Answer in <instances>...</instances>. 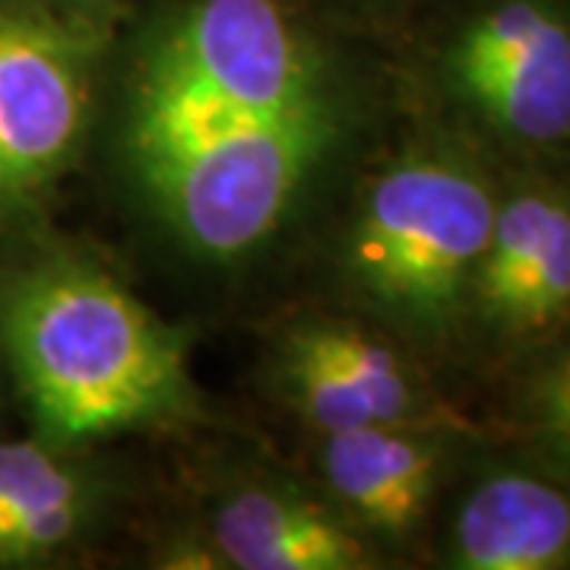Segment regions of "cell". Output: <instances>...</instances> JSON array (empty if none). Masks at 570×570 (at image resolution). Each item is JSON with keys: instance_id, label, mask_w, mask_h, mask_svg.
<instances>
[{"instance_id": "1", "label": "cell", "mask_w": 570, "mask_h": 570, "mask_svg": "<svg viewBox=\"0 0 570 570\" xmlns=\"http://www.w3.org/2000/svg\"><path fill=\"white\" fill-rule=\"evenodd\" d=\"M7 348L41 431L89 441L187 403L181 336L86 266H45L7 302Z\"/></svg>"}, {"instance_id": "2", "label": "cell", "mask_w": 570, "mask_h": 570, "mask_svg": "<svg viewBox=\"0 0 570 570\" xmlns=\"http://www.w3.org/2000/svg\"><path fill=\"white\" fill-rule=\"evenodd\" d=\"M333 102L321 55L276 0H190L134 73L130 156Z\"/></svg>"}, {"instance_id": "3", "label": "cell", "mask_w": 570, "mask_h": 570, "mask_svg": "<svg viewBox=\"0 0 570 570\" xmlns=\"http://www.w3.org/2000/svg\"><path fill=\"white\" fill-rule=\"evenodd\" d=\"M336 130L333 102L232 124L134 165L181 242L206 257L235 261L279 228Z\"/></svg>"}, {"instance_id": "4", "label": "cell", "mask_w": 570, "mask_h": 570, "mask_svg": "<svg viewBox=\"0 0 570 570\" xmlns=\"http://www.w3.org/2000/svg\"><path fill=\"white\" fill-rule=\"evenodd\" d=\"M494 213L489 190L456 165H393L352 225L348 269L384 305L434 317L482 264Z\"/></svg>"}, {"instance_id": "5", "label": "cell", "mask_w": 570, "mask_h": 570, "mask_svg": "<svg viewBox=\"0 0 570 570\" xmlns=\"http://www.w3.org/2000/svg\"><path fill=\"white\" fill-rule=\"evenodd\" d=\"M86 111V39L48 13L0 7V197H26L61 171Z\"/></svg>"}, {"instance_id": "6", "label": "cell", "mask_w": 570, "mask_h": 570, "mask_svg": "<svg viewBox=\"0 0 570 570\" xmlns=\"http://www.w3.org/2000/svg\"><path fill=\"white\" fill-rule=\"evenodd\" d=\"M453 77L491 121L520 140L570 137V32L530 0L482 13L453 45Z\"/></svg>"}, {"instance_id": "7", "label": "cell", "mask_w": 570, "mask_h": 570, "mask_svg": "<svg viewBox=\"0 0 570 570\" xmlns=\"http://www.w3.org/2000/svg\"><path fill=\"white\" fill-rule=\"evenodd\" d=\"M285 381L317 428L400 425L412 409L403 365L387 346L346 326H307L285 352Z\"/></svg>"}, {"instance_id": "8", "label": "cell", "mask_w": 570, "mask_h": 570, "mask_svg": "<svg viewBox=\"0 0 570 570\" xmlns=\"http://www.w3.org/2000/svg\"><path fill=\"white\" fill-rule=\"evenodd\" d=\"M469 570H549L570 554V498L530 475H498L469 494L453 530Z\"/></svg>"}, {"instance_id": "9", "label": "cell", "mask_w": 570, "mask_h": 570, "mask_svg": "<svg viewBox=\"0 0 570 570\" xmlns=\"http://www.w3.org/2000/svg\"><path fill=\"white\" fill-rule=\"evenodd\" d=\"M216 546L242 570H355L367 551L324 508L298 494L247 489L216 517Z\"/></svg>"}, {"instance_id": "10", "label": "cell", "mask_w": 570, "mask_h": 570, "mask_svg": "<svg viewBox=\"0 0 570 570\" xmlns=\"http://www.w3.org/2000/svg\"><path fill=\"white\" fill-rule=\"evenodd\" d=\"M324 472L333 491L367 527L406 532L425 513L434 485V453L396 425L330 431Z\"/></svg>"}, {"instance_id": "11", "label": "cell", "mask_w": 570, "mask_h": 570, "mask_svg": "<svg viewBox=\"0 0 570 570\" xmlns=\"http://www.w3.org/2000/svg\"><path fill=\"white\" fill-rule=\"evenodd\" d=\"M570 305V209L551 206L549 228L532 257L523 283L517 288L508 314L501 317L513 330H539L551 324Z\"/></svg>"}, {"instance_id": "12", "label": "cell", "mask_w": 570, "mask_h": 570, "mask_svg": "<svg viewBox=\"0 0 570 570\" xmlns=\"http://www.w3.org/2000/svg\"><path fill=\"white\" fill-rule=\"evenodd\" d=\"M77 482L80 475L39 441H0V527Z\"/></svg>"}, {"instance_id": "13", "label": "cell", "mask_w": 570, "mask_h": 570, "mask_svg": "<svg viewBox=\"0 0 570 570\" xmlns=\"http://www.w3.org/2000/svg\"><path fill=\"white\" fill-rule=\"evenodd\" d=\"M546 415H549L551 431L564 438L570 431V355L554 367L546 387Z\"/></svg>"}, {"instance_id": "14", "label": "cell", "mask_w": 570, "mask_h": 570, "mask_svg": "<svg viewBox=\"0 0 570 570\" xmlns=\"http://www.w3.org/2000/svg\"><path fill=\"white\" fill-rule=\"evenodd\" d=\"M561 444H564V448L570 450V431H568V434H564V438H561Z\"/></svg>"}]
</instances>
